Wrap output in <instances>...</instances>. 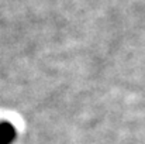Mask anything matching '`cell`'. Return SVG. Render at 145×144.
Returning <instances> with one entry per match:
<instances>
[{
  "label": "cell",
  "instance_id": "cell-1",
  "mask_svg": "<svg viewBox=\"0 0 145 144\" xmlns=\"http://www.w3.org/2000/svg\"><path fill=\"white\" fill-rule=\"evenodd\" d=\"M16 137V129L10 123H0V144H10Z\"/></svg>",
  "mask_w": 145,
  "mask_h": 144
}]
</instances>
